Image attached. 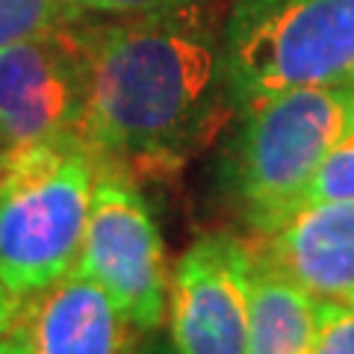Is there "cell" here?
<instances>
[{
	"instance_id": "12",
	"label": "cell",
	"mask_w": 354,
	"mask_h": 354,
	"mask_svg": "<svg viewBox=\"0 0 354 354\" xmlns=\"http://www.w3.org/2000/svg\"><path fill=\"white\" fill-rule=\"evenodd\" d=\"M348 198H354V130L348 136H342L322 157V162L316 165V171L307 180L301 195L295 198L290 216L298 213V209H304V207L348 201Z\"/></svg>"
},
{
	"instance_id": "7",
	"label": "cell",
	"mask_w": 354,
	"mask_h": 354,
	"mask_svg": "<svg viewBox=\"0 0 354 354\" xmlns=\"http://www.w3.org/2000/svg\"><path fill=\"white\" fill-rule=\"evenodd\" d=\"M254 254L236 236H204L174 263L169 325L177 354H248Z\"/></svg>"
},
{
	"instance_id": "4",
	"label": "cell",
	"mask_w": 354,
	"mask_h": 354,
	"mask_svg": "<svg viewBox=\"0 0 354 354\" xmlns=\"http://www.w3.org/2000/svg\"><path fill=\"white\" fill-rule=\"evenodd\" d=\"M245 109L234 151V195L254 236L290 216L316 165L354 130V83L281 92Z\"/></svg>"
},
{
	"instance_id": "9",
	"label": "cell",
	"mask_w": 354,
	"mask_h": 354,
	"mask_svg": "<svg viewBox=\"0 0 354 354\" xmlns=\"http://www.w3.org/2000/svg\"><path fill=\"white\" fill-rule=\"evenodd\" d=\"M130 328L113 295L77 269L30 298L32 354H124Z\"/></svg>"
},
{
	"instance_id": "10",
	"label": "cell",
	"mask_w": 354,
	"mask_h": 354,
	"mask_svg": "<svg viewBox=\"0 0 354 354\" xmlns=\"http://www.w3.org/2000/svg\"><path fill=\"white\" fill-rule=\"evenodd\" d=\"M248 319V354H313L316 348L319 301L257 257L251 272Z\"/></svg>"
},
{
	"instance_id": "8",
	"label": "cell",
	"mask_w": 354,
	"mask_h": 354,
	"mask_svg": "<svg viewBox=\"0 0 354 354\" xmlns=\"http://www.w3.org/2000/svg\"><path fill=\"white\" fill-rule=\"evenodd\" d=\"M254 257L316 301H354V198L304 207L251 239Z\"/></svg>"
},
{
	"instance_id": "18",
	"label": "cell",
	"mask_w": 354,
	"mask_h": 354,
	"mask_svg": "<svg viewBox=\"0 0 354 354\" xmlns=\"http://www.w3.org/2000/svg\"><path fill=\"white\" fill-rule=\"evenodd\" d=\"M351 307H354V301H351Z\"/></svg>"
},
{
	"instance_id": "11",
	"label": "cell",
	"mask_w": 354,
	"mask_h": 354,
	"mask_svg": "<svg viewBox=\"0 0 354 354\" xmlns=\"http://www.w3.org/2000/svg\"><path fill=\"white\" fill-rule=\"evenodd\" d=\"M83 9L71 0H0V50L53 27L71 24Z\"/></svg>"
},
{
	"instance_id": "6",
	"label": "cell",
	"mask_w": 354,
	"mask_h": 354,
	"mask_svg": "<svg viewBox=\"0 0 354 354\" xmlns=\"http://www.w3.org/2000/svg\"><path fill=\"white\" fill-rule=\"evenodd\" d=\"M86 74V30L74 21L0 50V151L77 133Z\"/></svg>"
},
{
	"instance_id": "14",
	"label": "cell",
	"mask_w": 354,
	"mask_h": 354,
	"mask_svg": "<svg viewBox=\"0 0 354 354\" xmlns=\"http://www.w3.org/2000/svg\"><path fill=\"white\" fill-rule=\"evenodd\" d=\"M80 9H92V12H113V15H145L160 12V9L186 6L195 0H71Z\"/></svg>"
},
{
	"instance_id": "16",
	"label": "cell",
	"mask_w": 354,
	"mask_h": 354,
	"mask_svg": "<svg viewBox=\"0 0 354 354\" xmlns=\"http://www.w3.org/2000/svg\"><path fill=\"white\" fill-rule=\"evenodd\" d=\"M0 354H32V330H30V307L24 319L0 339Z\"/></svg>"
},
{
	"instance_id": "3",
	"label": "cell",
	"mask_w": 354,
	"mask_h": 354,
	"mask_svg": "<svg viewBox=\"0 0 354 354\" xmlns=\"http://www.w3.org/2000/svg\"><path fill=\"white\" fill-rule=\"evenodd\" d=\"M225 68L239 106L354 83V0H236L225 24Z\"/></svg>"
},
{
	"instance_id": "2",
	"label": "cell",
	"mask_w": 354,
	"mask_h": 354,
	"mask_svg": "<svg viewBox=\"0 0 354 354\" xmlns=\"http://www.w3.org/2000/svg\"><path fill=\"white\" fill-rule=\"evenodd\" d=\"M101 160L77 136L0 151V283L36 298L80 257Z\"/></svg>"
},
{
	"instance_id": "15",
	"label": "cell",
	"mask_w": 354,
	"mask_h": 354,
	"mask_svg": "<svg viewBox=\"0 0 354 354\" xmlns=\"http://www.w3.org/2000/svg\"><path fill=\"white\" fill-rule=\"evenodd\" d=\"M27 307H30V298H21V295H15L12 290H6V286L0 283V339H3L9 330L24 319Z\"/></svg>"
},
{
	"instance_id": "17",
	"label": "cell",
	"mask_w": 354,
	"mask_h": 354,
	"mask_svg": "<svg viewBox=\"0 0 354 354\" xmlns=\"http://www.w3.org/2000/svg\"><path fill=\"white\" fill-rule=\"evenodd\" d=\"M142 354H153V351H142Z\"/></svg>"
},
{
	"instance_id": "5",
	"label": "cell",
	"mask_w": 354,
	"mask_h": 354,
	"mask_svg": "<svg viewBox=\"0 0 354 354\" xmlns=\"http://www.w3.org/2000/svg\"><path fill=\"white\" fill-rule=\"evenodd\" d=\"M77 272L113 295L136 330H157L169 310L165 248L148 201L127 171L101 162Z\"/></svg>"
},
{
	"instance_id": "1",
	"label": "cell",
	"mask_w": 354,
	"mask_h": 354,
	"mask_svg": "<svg viewBox=\"0 0 354 354\" xmlns=\"http://www.w3.org/2000/svg\"><path fill=\"white\" fill-rule=\"evenodd\" d=\"M83 30L88 74L77 136L130 177L180 162L227 92L225 32L192 3Z\"/></svg>"
},
{
	"instance_id": "13",
	"label": "cell",
	"mask_w": 354,
	"mask_h": 354,
	"mask_svg": "<svg viewBox=\"0 0 354 354\" xmlns=\"http://www.w3.org/2000/svg\"><path fill=\"white\" fill-rule=\"evenodd\" d=\"M313 354H354V307L319 301V337Z\"/></svg>"
}]
</instances>
